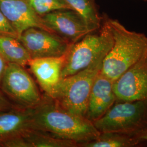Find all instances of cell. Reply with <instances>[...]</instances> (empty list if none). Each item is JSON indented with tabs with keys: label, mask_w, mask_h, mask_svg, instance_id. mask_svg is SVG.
Wrapping results in <instances>:
<instances>
[{
	"label": "cell",
	"mask_w": 147,
	"mask_h": 147,
	"mask_svg": "<svg viewBox=\"0 0 147 147\" xmlns=\"http://www.w3.org/2000/svg\"><path fill=\"white\" fill-rule=\"evenodd\" d=\"M33 123L35 130L75 142L78 147L94 141L100 134L92 121L64 110L47 95L33 108Z\"/></svg>",
	"instance_id": "cell-1"
},
{
	"label": "cell",
	"mask_w": 147,
	"mask_h": 147,
	"mask_svg": "<svg viewBox=\"0 0 147 147\" xmlns=\"http://www.w3.org/2000/svg\"><path fill=\"white\" fill-rule=\"evenodd\" d=\"M113 44L104 58L100 73L115 81L147 53V37L131 31L116 19L109 18Z\"/></svg>",
	"instance_id": "cell-2"
},
{
	"label": "cell",
	"mask_w": 147,
	"mask_h": 147,
	"mask_svg": "<svg viewBox=\"0 0 147 147\" xmlns=\"http://www.w3.org/2000/svg\"><path fill=\"white\" fill-rule=\"evenodd\" d=\"M109 17L103 16L100 28L87 34L71 45L67 53L61 79L88 68L96 60L104 58L113 44Z\"/></svg>",
	"instance_id": "cell-3"
},
{
	"label": "cell",
	"mask_w": 147,
	"mask_h": 147,
	"mask_svg": "<svg viewBox=\"0 0 147 147\" xmlns=\"http://www.w3.org/2000/svg\"><path fill=\"white\" fill-rule=\"evenodd\" d=\"M104 58L96 60L77 73L61 79L50 97L64 110L85 117L89 95Z\"/></svg>",
	"instance_id": "cell-4"
},
{
	"label": "cell",
	"mask_w": 147,
	"mask_h": 147,
	"mask_svg": "<svg viewBox=\"0 0 147 147\" xmlns=\"http://www.w3.org/2000/svg\"><path fill=\"white\" fill-rule=\"evenodd\" d=\"M93 123L100 132L136 135L147 127V101H117L104 116Z\"/></svg>",
	"instance_id": "cell-5"
},
{
	"label": "cell",
	"mask_w": 147,
	"mask_h": 147,
	"mask_svg": "<svg viewBox=\"0 0 147 147\" xmlns=\"http://www.w3.org/2000/svg\"><path fill=\"white\" fill-rule=\"evenodd\" d=\"M0 88L16 106L20 108H34L43 99L30 75L24 67L15 63H7Z\"/></svg>",
	"instance_id": "cell-6"
},
{
	"label": "cell",
	"mask_w": 147,
	"mask_h": 147,
	"mask_svg": "<svg viewBox=\"0 0 147 147\" xmlns=\"http://www.w3.org/2000/svg\"><path fill=\"white\" fill-rule=\"evenodd\" d=\"M18 39L31 59L62 56L68 53L73 44L52 32L36 27L23 32Z\"/></svg>",
	"instance_id": "cell-7"
},
{
	"label": "cell",
	"mask_w": 147,
	"mask_h": 147,
	"mask_svg": "<svg viewBox=\"0 0 147 147\" xmlns=\"http://www.w3.org/2000/svg\"><path fill=\"white\" fill-rule=\"evenodd\" d=\"M117 101H147V53L113 82Z\"/></svg>",
	"instance_id": "cell-8"
},
{
	"label": "cell",
	"mask_w": 147,
	"mask_h": 147,
	"mask_svg": "<svg viewBox=\"0 0 147 147\" xmlns=\"http://www.w3.org/2000/svg\"><path fill=\"white\" fill-rule=\"evenodd\" d=\"M41 17L50 31L71 44L92 32L82 16L73 10L53 11Z\"/></svg>",
	"instance_id": "cell-9"
},
{
	"label": "cell",
	"mask_w": 147,
	"mask_h": 147,
	"mask_svg": "<svg viewBox=\"0 0 147 147\" xmlns=\"http://www.w3.org/2000/svg\"><path fill=\"white\" fill-rule=\"evenodd\" d=\"M0 11L17 33L18 37L32 27L50 31L41 16L33 10L26 0H0Z\"/></svg>",
	"instance_id": "cell-10"
},
{
	"label": "cell",
	"mask_w": 147,
	"mask_h": 147,
	"mask_svg": "<svg viewBox=\"0 0 147 147\" xmlns=\"http://www.w3.org/2000/svg\"><path fill=\"white\" fill-rule=\"evenodd\" d=\"M113 81L99 73L92 86L86 118L94 122L100 119L117 101L113 90Z\"/></svg>",
	"instance_id": "cell-11"
},
{
	"label": "cell",
	"mask_w": 147,
	"mask_h": 147,
	"mask_svg": "<svg viewBox=\"0 0 147 147\" xmlns=\"http://www.w3.org/2000/svg\"><path fill=\"white\" fill-rule=\"evenodd\" d=\"M66 55L60 57L31 59L28 63L38 83L49 96L61 79Z\"/></svg>",
	"instance_id": "cell-12"
},
{
	"label": "cell",
	"mask_w": 147,
	"mask_h": 147,
	"mask_svg": "<svg viewBox=\"0 0 147 147\" xmlns=\"http://www.w3.org/2000/svg\"><path fill=\"white\" fill-rule=\"evenodd\" d=\"M33 129V108L15 106L0 111V143L14 137L23 136Z\"/></svg>",
	"instance_id": "cell-13"
},
{
	"label": "cell",
	"mask_w": 147,
	"mask_h": 147,
	"mask_svg": "<svg viewBox=\"0 0 147 147\" xmlns=\"http://www.w3.org/2000/svg\"><path fill=\"white\" fill-rule=\"evenodd\" d=\"M0 55L7 63H15L24 67L31 57L18 38L0 37Z\"/></svg>",
	"instance_id": "cell-14"
},
{
	"label": "cell",
	"mask_w": 147,
	"mask_h": 147,
	"mask_svg": "<svg viewBox=\"0 0 147 147\" xmlns=\"http://www.w3.org/2000/svg\"><path fill=\"white\" fill-rule=\"evenodd\" d=\"M141 141L135 134L115 132H100L94 141L81 144V147H132L136 146Z\"/></svg>",
	"instance_id": "cell-15"
},
{
	"label": "cell",
	"mask_w": 147,
	"mask_h": 147,
	"mask_svg": "<svg viewBox=\"0 0 147 147\" xmlns=\"http://www.w3.org/2000/svg\"><path fill=\"white\" fill-rule=\"evenodd\" d=\"M73 10L79 13L92 32L99 29L101 26L103 16L98 11L95 0H65Z\"/></svg>",
	"instance_id": "cell-16"
},
{
	"label": "cell",
	"mask_w": 147,
	"mask_h": 147,
	"mask_svg": "<svg viewBox=\"0 0 147 147\" xmlns=\"http://www.w3.org/2000/svg\"><path fill=\"white\" fill-rule=\"evenodd\" d=\"M30 147H75L78 145L68 140L58 138L46 132L33 129L23 135Z\"/></svg>",
	"instance_id": "cell-17"
},
{
	"label": "cell",
	"mask_w": 147,
	"mask_h": 147,
	"mask_svg": "<svg viewBox=\"0 0 147 147\" xmlns=\"http://www.w3.org/2000/svg\"><path fill=\"white\" fill-rule=\"evenodd\" d=\"M33 10L40 16L53 11L73 10L65 0H26Z\"/></svg>",
	"instance_id": "cell-18"
},
{
	"label": "cell",
	"mask_w": 147,
	"mask_h": 147,
	"mask_svg": "<svg viewBox=\"0 0 147 147\" xmlns=\"http://www.w3.org/2000/svg\"><path fill=\"white\" fill-rule=\"evenodd\" d=\"M0 37L18 38V35L5 16L0 11Z\"/></svg>",
	"instance_id": "cell-19"
},
{
	"label": "cell",
	"mask_w": 147,
	"mask_h": 147,
	"mask_svg": "<svg viewBox=\"0 0 147 147\" xmlns=\"http://www.w3.org/2000/svg\"><path fill=\"white\" fill-rule=\"evenodd\" d=\"M1 147H30L23 136L14 137L0 143Z\"/></svg>",
	"instance_id": "cell-20"
},
{
	"label": "cell",
	"mask_w": 147,
	"mask_h": 147,
	"mask_svg": "<svg viewBox=\"0 0 147 147\" xmlns=\"http://www.w3.org/2000/svg\"><path fill=\"white\" fill-rule=\"evenodd\" d=\"M15 106L0 88V111L8 110Z\"/></svg>",
	"instance_id": "cell-21"
},
{
	"label": "cell",
	"mask_w": 147,
	"mask_h": 147,
	"mask_svg": "<svg viewBox=\"0 0 147 147\" xmlns=\"http://www.w3.org/2000/svg\"><path fill=\"white\" fill-rule=\"evenodd\" d=\"M136 135L137 137L141 141V142H143V141L147 142V127L142 130L141 131L137 133Z\"/></svg>",
	"instance_id": "cell-22"
},
{
	"label": "cell",
	"mask_w": 147,
	"mask_h": 147,
	"mask_svg": "<svg viewBox=\"0 0 147 147\" xmlns=\"http://www.w3.org/2000/svg\"><path fill=\"white\" fill-rule=\"evenodd\" d=\"M7 63V62L5 61V59L3 58L2 56L0 55V82H1V80L2 79L3 74L5 70Z\"/></svg>",
	"instance_id": "cell-23"
},
{
	"label": "cell",
	"mask_w": 147,
	"mask_h": 147,
	"mask_svg": "<svg viewBox=\"0 0 147 147\" xmlns=\"http://www.w3.org/2000/svg\"><path fill=\"white\" fill-rule=\"evenodd\" d=\"M140 1H142L143 2H147V0H140Z\"/></svg>",
	"instance_id": "cell-24"
},
{
	"label": "cell",
	"mask_w": 147,
	"mask_h": 147,
	"mask_svg": "<svg viewBox=\"0 0 147 147\" xmlns=\"http://www.w3.org/2000/svg\"><path fill=\"white\" fill-rule=\"evenodd\" d=\"M0 147H1V144H0Z\"/></svg>",
	"instance_id": "cell-25"
}]
</instances>
